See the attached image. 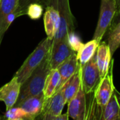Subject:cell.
<instances>
[{
    "label": "cell",
    "instance_id": "obj_6",
    "mask_svg": "<svg viewBox=\"0 0 120 120\" xmlns=\"http://www.w3.org/2000/svg\"><path fill=\"white\" fill-rule=\"evenodd\" d=\"M65 104L63 86L57 90L50 98L45 101L43 111L37 118L44 120H52L54 117L62 114Z\"/></svg>",
    "mask_w": 120,
    "mask_h": 120
},
{
    "label": "cell",
    "instance_id": "obj_24",
    "mask_svg": "<svg viewBox=\"0 0 120 120\" xmlns=\"http://www.w3.org/2000/svg\"><path fill=\"white\" fill-rule=\"evenodd\" d=\"M120 22V8L119 10H117V12H116V14H115V17H114V19H113V20H112V25H111V26L110 27H112V26H114V25H117L118 22Z\"/></svg>",
    "mask_w": 120,
    "mask_h": 120
},
{
    "label": "cell",
    "instance_id": "obj_23",
    "mask_svg": "<svg viewBox=\"0 0 120 120\" xmlns=\"http://www.w3.org/2000/svg\"><path fill=\"white\" fill-rule=\"evenodd\" d=\"M40 0H18V8L16 9V12L18 16H20L25 15L26 13V9L27 6L32 3H39Z\"/></svg>",
    "mask_w": 120,
    "mask_h": 120
},
{
    "label": "cell",
    "instance_id": "obj_8",
    "mask_svg": "<svg viewBox=\"0 0 120 120\" xmlns=\"http://www.w3.org/2000/svg\"><path fill=\"white\" fill-rule=\"evenodd\" d=\"M94 98L97 105L101 107V108H103L115 92L112 70H110V72L109 71L105 76L101 78L98 85L94 89Z\"/></svg>",
    "mask_w": 120,
    "mask_h": 120
},
{
    "label": "cell",
    "instance_id": "obj_22",
    "mask_svg": "<svg viewBox=\"0 0 120 120\" xmlns=\"http://www.w3.org/2000/svg\"><path fill=\"white\" fill-rule=\"evenodd\" d=\"M43 13V6L39 3H32L30 4L27 9L26 13L31 19L32 20H37L39 19Z\"/></svg>",
    "mask_w": 120,
    "mask_h": 120
},
{
    "label": "cell",
    "instance_id": "obj_16",
    "mask_svg": "<svg viewBox=\"0 0 120 120\" xmlns=\"http://www.w3.org/2000/svg\"><path fill=\"white\" fill-rule=\"evenodd\" d=\"M18 0H0V46L7 29L5 26L7 15L18 8Z\"/></svg>",
    "mask_w": 120,
    "mask_h": 120
},
{
    "label": "cell",
    "instance_id": "obj_15",
    "mask_svg": "<svg viewBox=\"0 0 120 120\" xmlns=\"http://www.w3.org/2000/svg\"><path fill=\"white\" fill-rule=\"evenodd\" d=\"M82 84L81 81V70L80 65L77 71L68 79V81L63 86L64 97L66 104L72 100L77 94Z\"/></svg>",
    "mask_w": 120,
    "mask_h": 120
},
{
    "label": "cell",
    "instance_id": "obj_11",
    "mask_svg": "<svg viewBox=\"0 0 120 120\" xmlns=\"http://www.w3.org/2000/svg\"><path fill=\"white\" fill-rule=\"evenodd\" d=\"M21 84L14 76L7 84L0 87V101L4 103L6 110L13 108L19 97Z\"/></svg>",
    "mask_w": 120,
    "mask_h": 120
},
{
    "label": "cell",
    "instance_id": "obj_12",
    "mask_svg": "<svg viewBox=\"0 0 120 120\" xmlns=\"http://www.w3.org/2000/svg\"><path fill=\"white\" fill-rule=\"evenodd\" d=\"M60 22V15L57 9L51 5L46 6L44 15V24L47 38L51 40L54 39L59 29Z\"/></svg>",
    "mask_w": 120,
    "mask_h": 120
},
{
    "label": "cell",
    "instance_id": "obj_13",
    "mask_svg": "<svg viewBox=\"0 0 120 120\" xmlns=\"http://www.w3.org/2000/svg\"><path fill=\"white\" fill-rule=\"evenodd\" d=\"M79 68V63L77 57V53L72 54L70 58H68L60 65L58 66L57 69L60 75V80L57 90L63 87V86L68 81V79L77 71Z\"/></svg>",
    "mask_w": 120,
    "mask_h": 120
},
{
    "label": "cell",
    "instance_id": "obj_7",
    "mask_svg": "<svg viewBox=\"0 0 120 120\" xmlns=\"http://www.w3.org/2000/svg\"><path fill=\"white\" fill-rule=\"evenodd\" d=\"M76 53L72 48L68 37L51 46L50 50V65L51 69H57L65 60Z\"/></svg>",
    "mask_w": 120,
    "mask_h": 120
},
{
    "label": "cell",
    "instance_id": "obj_10",
    "mask_svg": "<svg viewBox=\"0 0 120 120\" xmlns=\"http://www.w3.org/2000/svg\"><path fill=\"white\" fill-rule=\"evenodd\" d=\"M68 104V108L67 113L69 118L75 120H85L88 118L86 116V94L82 87V84L77 94Z\"/></svg>",
    "mask_w": 120,
    "mask_h": 120
},
{
    "label": "cell",
    "instance_id": "obj_2",
    "mask_svg": "<svg viewBox=\"0 0 120 120\" xmlns=\"http://www.w3.org/2000/svg\"><path fill=\"white\" fill-rule=\"evenodd\" d=\"M39 4L44 6L51 5L59 13L60 22L59 29L53 39L52 46L62 39L68 37V35L74 32L75 29V20L72 13L69 0H40Z\"/></svg>",
    "mask_w": 120,
    "mask_h": 120
},
{
    "label": "cell",
    "instance_id": "obj_1",
    "mask_svg": "<svg viewBox=\"0 0 120 120\" xmlns=\"http://www.w3.org/2000/svg\"><path fill=\"white\" fill-rule=\"evenodd\" d=\"M51 70L50 65V51L42 62L32 72L30 77L21 84L19 97L16 103L30 96L43 92L47 77ZM15 103V104H16Z\"/></svg>",
    "mask_w": 120,
    "mask_h": 120
},
{
    "label": "cell",
    "instance_id": "obj_21",
    "mask_svg": "<svg viewBox=\"0 0 120 120\" xmlns=\"http://www.w3.org/2000/svg\"><path fill=\"white\" fill-rule=\"evenodd\" d=\"M4 119L8 120H28L27 115L25 110L18 106H13L11 109L7 110Z\"/></svg>",
    "mask_w": 120,
    "mask_h": 120
},
{
    "label": "cell",
    "instance_id": "obj_9",
    "mask_svg": "<svg viewBox=\"0 0 120 120\" xmlns=\"http://www.w3.org/2000/svg\"><path fill=\"white\" fill-rule=\"evenodd\" d=\"M44 103L45 97L42 92L40 94L25 98L14 106H18L23 109L27 115L28 120H34L41 114Z\"/></svg>",
    "mask_w": 120,
    "mask_h": 120
},
{
    "label": "cell",
    "instance_id": "obj_17",
    "mask_svg": "<svg viewBox=\"0 0 120 120\" xmlns=\"http://www.w3.org/2000/svg\"><path fill=\"white\" fill-rule=\"evenodd\" d=\"M101 120H120V106L115 92L107 104L101 108Z\"/></svg>",
    "mask_w": 120,
    "mask_h": 120
},
{
    "label": "cell",
    "instance_id": "obj_4",
    "mask_svg": "<svg viewBox=\"0 0 120 120\" xmlns=\"http://www.w3.org/2000/svg\"><path fill=\"white\" fill-rule=\"evenodd\" d=\"M117 11L115 0H101L100 13L94 39L101 43L103 36L110 27Z\"/></svg>",
    "mask_w": 120,
    "mask_h": 120
},
{
    "label": "cell",
    "instance_id": "obj_14",
    "mask_svg": "<svg viewBox=\"0 0 120 120\" xmlns=\"http://www.w3.org/2000/svg\"><path fill=\"white\" fill-rule=\"evenodd\" d=\"M112 57L107 43L103 41L101 44H99L96 52V60L101 78L103 77L109 72Z\"/></svg>",
    "mask_w": 120,
    "mask_h": 120
},
{
    "label": "cell",
    "instance_id": "obj_19",
    "mask_svg": "<svg viewBox=\"0 0 120 120\" xmlns=\"http://www.w3.org/2000/svg\"><path fill=\"white\" fill-rule=\"evenodd\" d=\"M60 80V75L58 69H51L46 81L44 88V95L45 101L50 98L56 91Z\"/></svg>",
    "mask_w": 120,
    "mask_h": 120
},
{
    "label": "cell",
    "instance_id": "obj_18",
    "mask_svg": "<svg viewBox=\"0 0 120 120\" xmlns=\"http://www.w3.org/2000/svg\"><path fill=\"white\" fill-rule=\"evenodd\" d=\"M100 42L93 39L86 44H81L77 51V57L80 65L89 61L95 55Z\"/></svg>",
    "mask_w": 120,
    "mask_h": 120
},
{
    "label": "cell",
    "instance_id": "obj_3",
    "mask_svg": "<svg viewBox=\"0 0 120 120\" xmlns=\"http://www.w3.org/2000/svg\"><path fill=\"white\" fill-rule=\"evenodd\" d=\"M53 40L49 38L44 39L27 58L23 64L16 72L14 76L18 78L20 84L23 83L42 62L51 50Z\"/></svg>",
    "mask_w": 120,
    "mask_h": 120
},
{
    "label": "cell",
    "instance_id": "obj_5",
    "mask_svg": "<svg viewBox=\"0 0 120 120\" xmlns=\"http://www.w3.org/2000/svg\"><path fill=\"white\" fill-rule=\"evenodd\" d=\"M82 87L86 94H91L98 85L101 77L96 63V53L92 58L84 65H80Z\"/></svg>",
    "mask_w": 120,
    "mask_h": 120
},
{
    "label": "cell",
    "instance_id": "obj_26",
    "mask_svg": "<svg viewBox=\"0 0 120 120\" xmlns=\"http://www.w3.org/2000/svg\"><path fill=\"white\" fill-rule=\"evenodd\" d=\"M1 119H3V117H1L0 116V120H1Z\"/></svg>",
    "mask_w": 120,
    "mask_h": 120
},
{
    "label": "cell",
    "instance_id": "obj_20",
    "mask_svg": "<svg viewBox=\"0 0 120 120\" xmlns=\"http://www.w3.org/2000/svg\"><path fill=\"white\" fill-rule=\"evenodd\" d=\"M107 44L112 56L120 46V22L108 29Z\"/></svg>",
    "mask_w": 120,
    "mask_h": 120
},
{
    "label": "cell",
    "instance_id": "obj_25",
    "mask_svg": "<svg viewBox=\"0 0 120 120\" xmlns=\"http://www.w3.org/2000/svg\"><path fill=\"white\" fill-rule=\"evenodd\" d=\"M115 1H116V4H117V10H119L120 8V0H115Z\"/></svg>",
    "mask_w": 120,
    "mask_h": 120
}]
</instances>
